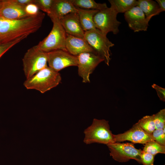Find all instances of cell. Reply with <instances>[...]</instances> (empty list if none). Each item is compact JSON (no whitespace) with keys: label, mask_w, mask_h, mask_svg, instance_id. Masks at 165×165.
Here are the masks:
<instances>
[{"label":"cell","mask_w":165,"mask_h":165,"mask_svg":"<svg viewBox=\"0 0 165 165\" xmlns=\"http://www.w3.org/2000/svg\"><path fill=\"white\" fill-rule=\"evenodd\" d=\"M49 67L55 71H59L67 67L77 66V56H74L67 51L57 50L47 53Z\"/></svg>","instance_id":"30bf717a"},{"label":"cell","mask_w":165,"mask_h":165,"mask_svg":"<svg viewBox=\"0 0 165 165\" xmlns=\"http://www.w3.org/2000/svg\"><path fill=\"white\" fill-rule=\"evenodd\" d=\"M137 123L144 130L149 134L151 135L156 129L152 115L143 117Z\"/></svg>","instance_id":"44dd1931"},{"label":"cell","mask_w":165,"mask_h":165,"mask_svg":"<svg viewBox=\"0 0 165 165\" xmlns=\"http://www.w3.org/2000/svg\"><path fill=\"white\" fill-rule=\"evenodd\" d=\"M59 19L67 34L84 38L85 32L81 27L77 13H69Z\"/></svg>","instance_id":"5bb4252c"},{"label":"cell","mask_w":165,"mask_h":165,"mask_svg":"<svg viewBox=\"0 0 165 165\" xmlns=\"http://www.w3.org/2000/svg\"><path fill=\"white\" fill-rule=\"evenodd\" d=\"M124 16L129 28L134 32L147 31L149 22L143 12L138 6L125 13Z\"/></svg>","instance_id":"7c38bea8"},{"label":"cell","mask_w":165,"mask_h":165,"mask_svg":"<svg viewBox=\"0 0 165 165\" xmlns=\"http://www.w3.org/2000/svg\"><path fill=\"white\" fill-rule=\"evenodd\" d=\"M53 1V0H33V3L36 5L39 9L46 13L48 15L51 13Z\"/></svg>","instance_id":"d4e9b609"},{"label":"cell","mask_w":165,"mask_h":165,"mask_svg":"<svg viewBox=\"0 0 165 165\" xmlns=\"http://www.w3.org/2000/svg\"><path fill=\"white\" fill-rule=\"evenodd\" d=\"M37 6L33 3H30L25 6V10L29 16H35L40 12Z\"/></svg>","instance_id":"83f0119b"},{"label":"cell","mask_w":165,"mask_h":165,"mask_svg":"<svg viewBox=\"0 0 165 165\" xmlns=\"http://www.w3.org/2000/svg\"><path fill=\"white\" fill-rule=\"evenodd\" d=\"M97 28L85 31L84 38L95 53L108 66L111 60L110 48L114 44Z\"/></svg>","instance_id":"5b68a950"},{"label":"cell","mask_w":165,"mask_h":165,"mask_svg":"<svg viewBox=\"0 0 165 165\" xmlns=\"http://www.w3.org/2000/svg\"><path fill=\"white\" fill-rule=\"evenodd\" d=\"M49 16L53 23L52 28L49 35L37 46L40 50L46 53L57 50L67 51L65 46L67 33L59 19L52 15Z\"/></svg>","instance_id":"277c9868"},{"label":"cell","mask_w":165,"mask_h":165,"mask_svg":"<svg viewBox=\"0 0 165 165\" xmlns=\"http://www.w3.org/2000/svg\"><path fill=\"white\" fill-rule=\"evenodd\" d=\"M155 156L142 150L141 155V163L143 165H154Z\"/></svg>","instance_id":"4316f807"},{"label":"cell","mask_w":165,"mask_h":165,"mask_svg":"<svg viewBox=\"0 0 165 165\" xmlns=\"http://www.w3.org/2000/svg\"><path fill=\"white\" fill-rule=\"evenodd\" d=\"M112 7L118 14L125 13L134 6H137L136 0H109Z\"/></svg>","instance_id":"d6986e66"},{"label":"cell","mask_w":165,"mask_h":165,"mask_svg":"<svg viewBox=\"0 0 165 165\" xmlns=\"http://www.w3.org/2000/svg\"><path fill=\"white\" fill-rule=\"evenodd\" d=\"M45 14L20 19H9L0 17V43L9 42L24 35L28 36L41 27Z\"/></svg>","instance_id":"6da1fadb"},{"label":"cell","mask_w":165,"mask_h":165,"mask_svg":"<svg viewBox=\"0 0 165 165\" xmlns=\"http://www.w3.org/2000/svg\"><path fill=\"white\" fill-rule=\"evenodd\" d=\"M65 46L67 51L74 56H77L80 53L85 52H93L96 53L84 38L77 37L67 34Z\"/></svg>","instance_id":"9a60e30c"},{"label":"cell","mask_w":165,"mask_h":165,"mask_svg":"<svg viewBox=\"0 0 165 165\" xmlns=\"http://www.w3.org/2000/svg\"><path fill=\"white\" fill-rule=\"evenodd\" d=\"M61 80L60 74L48 66L26 79L23 85L27 89L44 93L57 86Z\"/></svg>","instance_id":"7a4b0ae2"},{"label":"cell","mask_w":165,"mask_h":165,"mask_svg":"<svg viewBox=\"0 0 165 165\" xmlns=\"http://www.w3.org/2000/svg\"><path fill=\"white\" fill-rule=\"evenodd\" d=\"M115 142L128 141L134 143L145 144L154 141L152 135L144 130L137 123L131 128L124 133L114 134Z\"/></svg>","instance_id":"8fae6325"},{"label":"cell","mask_w":165,"mask_h":165,"mask_svg":"<svg viewBox=\"0 0 165 165\" xmlns=\"http://www.w3.org/2000/svg\"><path fill=\"white\" fill-rule=\"evenodd\" d=\"M15 1L18 3L24 6L33 2V0H15Z\"/></svg>","instance_id":"4dcf8cb0"},{"label":"cell","mask_w":165,"mask_h":165,"mask_svg":"<svg viewBox=\"0 0 165 165\" xmlns=\"http://www.w3.org/2000/svg\"><path fill=\"white\" fill-rule=\"evenodd\" d=\"M143 151L155 155L159 153H165V146L162 145L155 141L145 144Z\"/></svg>","instance_id":"7402d4cb"},{"label":"cell","mask_w":165,"mask_h":165,"mask_svg":"<svg viewBox=\"0 0 165 165\" xmlns=\"http://www.w3.org/2000/svg\"><path fill=\"white\" fill-rule=\"evenodd\" d=\"M154 141L162 145L165 146V132L163 129H156L151 134Z\"/></svg>","instance_id":"484cf974"},{"label":"cell","mask_w":165,"mask_h":165,"mask_svg":"<svg viewBox=\"0 0 165 165\" xmlns=\"http://www.w3.org/2000/svg\"><path fill=\"white\" fill-rule=\"evenodd\" d=\"M83 142L86 144L98 143L107 145L115 142L110 130L108 121L94 119L92 124L86 129Z\"/></svg>","instance_id":"3957f363"},{"label":"cell","mask_w":165,"mask_h":165,"mask_svg":"<svg viewBox=\"0 0 165 165\" xmlns=\"http://www.w3.org/2000/svg\"><path fill=\"white\" fill-rule=\"evenodd\" d=\"M25 6L15 0H2L0 8V17L9 19H20L30 16L25 12Z\"/></svg>","instance_id":"4fadbf2b"},{"label":"cell","mask_w":165,"mask_h":165,"mask_svg":"<svg viewBox=\"0 0 165 165\" xmlns=\"http://www.w3.org/2000/svg\"><path fill=\"white\" fill-rule=\"evenodd\" d=\"M76 8L80 25L84 31L96 28L94 22V17L99 10Z\"/></svg>","instance_id":"e0dca14e"},{"label":"cell","mask_w":165,"mask_h":165,"mask_svg":"<svg viewBox=\"0 0 165 165\" xmlns=\"http://www.w3.org/2000/svg\"><path fill=\"white\" fill-rule=\"evenodd\" d=\"M107 145L110 151V156L115 160L122 163L134 159L141 163L142 150L136 148L133 143L115 142Z\"/></svg>","instance_id":"ba28073f"},{"label":"cell","mask_w":165,"mask_h":165,"mask_svg":"<svg viewBox=\"0 0 165 165\" xmlns=\"http://www.w3.org/2000/svg\"><path fill=\"white\" fill-rule=\"evenodd\" d=\"M73 4L79 8L99 11L108 7L106 3H97L94 0H72Z\"/></svg>","instance_id":"ffe728a7"},{"label":"cell","mask_w":165,"mask_h":165,"mask_svg":"<svg viewBox=\"0 0 165 165\" xmlns=\"http://www.w3.org/2000/svg\"><path fill=\"white\" fill-rule=\"evenodd\" d=\"M137 6H138L145 14L149 22L152 18L159 15L160 12L157 2L152 0H138Z\"/></svg>","instance_id":"ac0fdd59"},{"label":"cell","mask_w":165,"mask_h":165,"mask_svg":"<svg viewBox=\"0 0 165 165\" xmlns=\"http://www.w3.org/2000/svg\"><path fill=\"white\" fill-rule=\"evenodd\" d=\"M159 6L160 10L161 12L165 11V0H156Z\"/></svg>","instance_id":"f546056e"},{"label":"cell","mask_w":165,"mask_h":165,"mask_svg":"<svg viewBox=\"0 0 165 165\" xmlns=\"http://www.w3.org/2000/svg\"><path fill=\"white\" fill-rule=\"evenodd\" d=\"M77 12L72 0H53L51 13L48 16L52 15L60 19L69 13Z\"/></svg>","instance_id":"2e32d148"},{"label":"cell","mask_w":165,"mask_h":165,"mask_svg":"<svg viewBox=\"0 0 165 165\" xmlns=\"http://www.w3.org/2000/svg\"><path fill=\"white\" fill-rule=\"evenodd\" d=\"M28 36H22L13 41L6 43H0V58L9 50Z\"/></svg>","instance_id":"cb8c5ba5"},{"label":"cell","mask_w":165,"mask_h":165,"mask_svg":"<svg viewBox=\"0 0 165 165\" xmlns=\"http://www.w3.org/2000/svg\"><path fill=\"white\" fill-rule=\"evenodd\" d=\"M22 60L24 72L27 79L48 66L47 53L40 50L36 45L27 50Z\"/></svg>","instance_id":"8992f818"},{"label":"cell","mask_w":165,"mask_h":165,"mask_svg":"<svg viewBox=\"0 0 165 165\" xmlns=\"http://www.w3.org/2000/svg\"><path fill=\"white\" fill-rule=\"evenodd\" d=\"M156 129H163L165 126V109L152 115Z\"/></svg>","instance_id":"603a6c76"},{"label":"cell","mask_w":165,"mask_h":165,"mask_svg":"<svg viewBox=\"0 0 165 165\" xmlns=\"http://www.w3.org/2000/svg\"><path fill=\"white\" fill-rule=\"evenodd\" d=\"M118 13L111 6L99 11L94 17V22L96 28L107 35L109 32L114 34L119 31V27L121 23L117 19Z\"/></svg>","instance_id":"52a82bcc"},{"label":"cell","mask_w":165,"mask_h":165,"mask_svg":"<svg viewBox=\"0 0 165 165\" xmlns=\"http://www.w3.org/2000/svg\"><path fill=\"white\" fill-rule=\"evenodd\" d=\"M2 3V0H0V8L1 5Z\"/></svg>","instance_id":"1f68e13d"},{"label":"cell","mask_w":165,"mask_h":165,"mask_svg":"<svg viewBox=\"0 0 165 165\" xmlns=\"http://www.w3.org/2000/svg\"><path fill=\"white\" fill-rule=\"evenodd\" d=\"M78 74L82 79L84 83L90 82V75L97 66L103 60L96 53L85 52L77 56Z\"/></svg>","instance_id":"9c48e42d"},{"label":"cell","mask_w":165,"mask_h":165,"mask_svg":"<svg viewBox=\"0 0 165 165\" xmlns=\"http://www.w3.org/2000/svg\"><path fill=\"white\" fill-rule=\"evenodd\" d=\"M152 86L156 91L157 95L160 100L163 102L165 101V89L153 84Z\"/></svg>","instance_id":"f1b7e54d"}]
</instances>
